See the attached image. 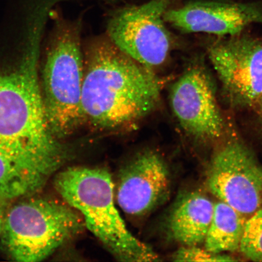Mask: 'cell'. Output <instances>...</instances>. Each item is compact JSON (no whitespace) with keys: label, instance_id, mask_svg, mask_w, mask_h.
I'll return each mask as SVG.
<instances>
[{"label":"cell","instance_id":"1","mask_svg":"<svg viewBox=\"0 0 262 262\" xmlns=\"http://www.w3.org/2000/svg\"><path fill=\"white\" fill-rule=\"evenodd\" d=\"M163 82L109 38L91 42L84 57L81 106L84 124L101 131L136 126L156 110Z\"/></svg>","mask_w":262,"mask_h":262},{"label":"cell","instance_id":"2","mask_svg":"<svg viewBox=\"0 0 262 262\" xmlns=\"http://www.w3.org/2000/svg\"><path fill=\"white\" fill-rule=\"evenodd\" d=\"M40 39L38 32L26 35L19 56L0 67V149L53 171L63 152L42 104Z\"/></svg>","mask_w":262,"mask_h":262},{"label":"cell","instance_id":"3","mask_svg":"<svg viewBox=\"0 0 262 262\" xmlns=\"http://www.w3.org/2000/svg\"><path fill=\"white\" fill-rule=\"evenodd\" d=\"M59 194L83 215L85 225L117 260L155 261L158 255L127 228L116 204L115 185L106 169L72 167L55 182Z\"/></svg>","mask_w":262,"mask_h":262},{"label":"cell","instance_id":"4","mask_svg":"<svg viewBox=\"0 0 262 262\" xmlns=\"http://www.w3.org/2000/svg\"><path fill=\"white\" fill-rule=\"evenodd\" d=\"M41 68L40 84L46 117L56 137L84 124L81 97L84 57L80 24L56 15Z\"/></svg>","mask_w":262,"mask_h":262},{"label":"cell","instance_id":"5","mask_svg":"<svg viewBox=\"0 0 262 262\" xmlns=\"http://www.w3.org/2000/svg\"><path fill=\"white\" fill-rule=\"evenodd\" d=\"M81 224L67 206L47 200H29L6 212L1 238L13 260L40 261L76 235Z\"/></svg>","mask_w":262,"mask_h":262},{"label":"cell","instance_id":"6","mask_svg":"<svg viewBox=\"0 0 262 262\" xmlns=\"http://www.w3.org/2000/svg\"><path fill=\"white\" fill-rule=\"evenodd\" d=\"M176 0H150L117 9L107 25V38L123 53L153 70L167 60L174 41L164 14Z\"/></svg>","mask_w":262,"mask_h":262},{"label":"cell","instance_id":"7","mask_svg":"<svg viewBox=\"0 0 262 262\" xmlns=\"http://www.w3.org/2000/svg\"><path fill=\"white\" fill-rule=\"evenodd\" d=\"M206 185L213 195L248 219L262 206V167L232 136L213 156Z\"/></svg>","mask_w":262,"mask_h":262},{"label":"cell","instance_id":"8","mask_svg":"<svg viewBox=\"0 0 262 262\" xmlns=\"http://www.w3.org/2000/svg\"><path fill=\"white\" fill-rule=\"evenodd\" d=\"M209 46V60L231 106L255 107L262 97V40L242 34Z\"/></svg>","mask_w":262,"mask_h":262},{"label":"cell","instance_id":"9","mask_svg":"<svg viewBox=\"0 0 262 262\" xmlns=\"http://www.w3.org/2000/svg\"><path fill=\"white\" fill-rule=\"evenodd\" d=\"M170 103L186 134L199 142L217 140L225 123L216 96L214 82L204 66L192 63L173 84Z\"/></svg>","mask_w":262,"mask_h":262},{"label":"cell","instance_id":"10","mask_svg":"<svg viewBox=\"0 0 262 262\" xmlns=\"http://www.w3.org/2000/svg\"><path fill=\"white\" fill-rule=\"evenodd\" d=\"M164 19L183 33L230 37L252 25H262V0H190L167 10Z\"/></svg>","mask_w":262,"mask_h":262},{"label":"cell","instance_id":"11","mask_svg":"<svg viewBox=\"0 0 262 262\" xmlns=\"http://www.w3.org/2000/svg\"><path fill=\"white\" fill-rule=\"evenodd\" d=\"M116 185L115 195L117 205L127 215L142 217L168 199L171 191V174L160 154L145 150L124 167Z\"/></svg>","mask_w":262,"mask_h":262},{"label":"cell","instance_id":"12","mask_svg":"<svg viewBox=\"0 0 262 262\" xmlns=\"http://www.w3.org/2000/svg\"><path fill=\"white\" fill-rule=\"evenodd\" d=\"M214 209V203L201 192L182 194L173 205L167 221L170 236L182 246L204 243Z\"/></svg>","mask_w":262,"mask_h":262},{"label":"cell","instance_id":"13","mask_svg":"<svg viewBox=\"0 0 262 262\" xmlns=\"http://www.w3.org/2000/svg\"><path fill=\"white\" fill-rule=\"evenodd\" d=\"M50 171L0 149V199H12L39 189Z\"/></svg>","mask_w":262,"mask_h":262},{"label":"cell","instance_id":"14","mask_svg":"<svg viewBox=\"0 0 262 262\" xmlns=\"http://www.w3.org/2000/svg\"><path fill=\"white\" fill-rule=\"evenodd\" d=\"M247 220L226 203L216 202L204 242L206 250L220 254L239 250Z\"/></svg>","mask_w":262,"mask_h":262},{"label":"cell","instance_id":"15","mask_svg":"<svg viewBox=\"0 0 262 262\" xmlns=\"http://www.w3.org/2000/svg\"><path fill=\"white\" fill-rule=\"evenodd\" d=\"M239 250L248 259L262 261V206L246 222Z\"/></svg>","mask_w":262,"mask_h":262},{"label":"cell","instance_id":"16","mask_svg":"<svg viewBox=\"0 0 262 262\" xmlns=\"http://www.w3.org/2000/svg\"><path fill=\"white\" fill-rule=\"evenodd\" d=\"M176 261H234V257L227 254L215 253L199 246H182L172 255Z\"/></svg>","mask_w":262,"mask_h":262},{"label":"cell","instance_id":"17","mask_svg":"<svg viewBox=\"0 0 262 262\" xmlns=\"http://www.w3.org/2000/svg\"><path fill=\"white\" fill-rule=\"evenodd\" d=\"M6 209L4 200L0 199V238L2 234L3 223L6 214Z\"/></svg>","mask_w":262,"mask_h":262},{"label":"cell","instance_id":"18","mask_svg":"<svg viewBox=\"0 0 262 262\" xmlns=\"http://www.w3.org/2000/svg\"><path fill=\"white\" fill-rule=\"evenodd\" d=\"M255 107H257V115H258V119L259 120L260 126L262 128V97L258 103L257 104V105Z\"/></svg>","mask_w":262,"mask_h":262}]
</instances>
